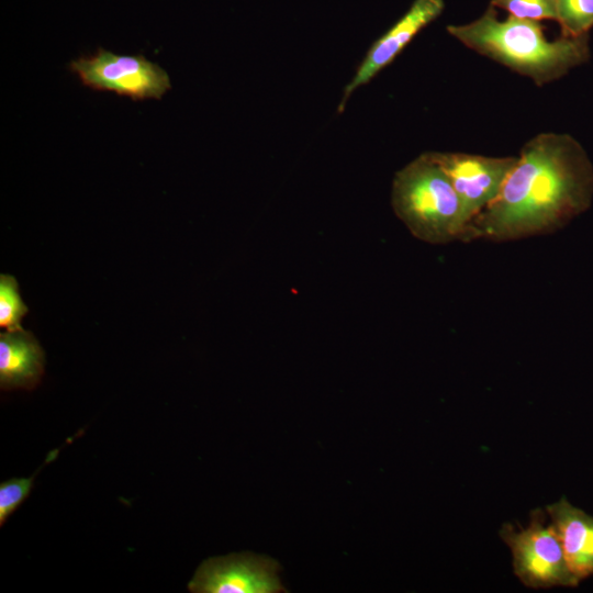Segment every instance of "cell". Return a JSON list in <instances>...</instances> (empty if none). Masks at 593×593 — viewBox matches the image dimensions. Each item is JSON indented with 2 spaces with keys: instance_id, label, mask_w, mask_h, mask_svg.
Segmentation results:
<instances>
[{
  "instance_id": "6da1fadb",
  "label": "cell",
  "mask_w": 593,
  "mask_h": 593,
  "mask_svg": "<svg viewBox=\"0 0 593 593\" xmlns=\"http://www.w3.org/2000/svg\"><path fill=\"white\" fill-rule=\"evenodd\" d=\"M593 199V165L569 134L527 141L496 199L472 224L473 239L516 240L553 233Z\"/></svg>"
},
{
  "instance_id": "7a4b0ae2",
  "label": "cell",
  "mask_w": 593,
  "mask_h": 593,
  "mask_svg": "<svg viewBox=\"0 0 593 593\" xmlns=\"http://www.w3.org/2000/svg\"><path fill=\"white\" fill-rule=\"evenodd\" d=\"M447 32L466 47L528 77L539 87L590 59L589 34L560 35L548 41L540 21L513 15L500 20L491 4L477 20L448 25Z\"/></svg>"
},
{
  "instance_id": "3957f363",
  "label": "cell",
  "mask_w": 593,
  "mask_h": 593,
  "mask_svg": "<svg viewBox=\"0 0 593 593\" xmlns=\"http://www.w3.org/2000/svg\"><path fill=\"white\" fill-rule=\"evenodd\" d=\"M391 204L411 234L425 243L473 240L460 199L432 152L421 154L394 175Z\"/></svg>"
},
{
  "instance_id": "277c9868",
  "label": "cell",
  "mask_w": 593,
  "mask_h": 593,
  "mask_svg": "<svg viewBox=\"0 0 593 593\" xmlns=\"http://www.w3.org/2000/svg\"><path fill=\"white\" fill-rule=\"evenodd\" d=\"M499 535L512 552L515 575L525 586L539 590L580 583L546 510H534L525 527L503 524Z\"/></svg>"
},
{
  "instance_id": "5b68a950",
  "label": "cell",
  "mask_w": 593,
  "mask_h": 593,
  "mask_svg": "<svg viewBox=\"0 0 593 593\" xmlns=\"http://www.w3.org/2000/svg\"><path fill=\"white\" fill-rule=\"evenodd\" d=\"M82 85L133 100L161 99L171 88L167 71L143 55H118L99 48L69 64Z\"/></svg>"
},
{
  "instance_id": "8992f818",
  "label": "cell",
  "mask_w": 593,
  "mask_h": 593,
  "mask_svg": "<svg viewBox=\"0 0 593 593\" xmlns=\"http://www.w3.org/2000/svg\"><path fill=\"white\" fill-rule=\"evenodd\" d=\"M432 153L460 199L473 239L474 220L496 199L517 156L490 157L467 153Z\"/></svg>"
},
{
  "instance_id": "52a82bcc",
  "label": "cell",
  "mask_w": 593,
  "mask_h": 593,
  "mask_svg": "<svg viewBox=\"0 0 593 593\" xmlns=\"http://www.w3.org/2000/svg\"><path fill=\"white\" fill-rule=\"evenodd\" d=\"M279 563L266 556L231 553L203 561L188 590L193 593H280Z\"/></svg>"
},
{
  "instance_id": "ba28073f",
  "label": "cell",
  "mask_w": 593,
  "mask_h": 593,
  "mask_svg": "<svg viewBox=\"0 0 593 593\" xmlns=\"http://www.w3.org/2000/svg\"><path fill=\"white\" fill-rule=\"evenodd\" d=\"M444 9V0H414L405 14L371 45L354 77L344 89L338 112H343L347 100L355 90L367 85L390 65L413 37L436 20Z\"/></svg>"
},
{
  "instance_id": "9c48e42d",
  "label": "cell",
  "mask_w": 593,
  "mask_h": 593,
  "mask_svg": "<svg viewBox=\"0 0 593 593\" xmlns=\"http://www.w3.org/2000/svg\"><path fill=\"white\" fill-rule=\"evenodd\" d=\"M568 566L581 582L593 575V516L566 497L546 506Z\"/></svg>"
},
{
  "instance_id": "30bf717a",
  "label": "cell",
  "mask_w": 593,
  "mask_h": 593,
  "mask_svg": "<svg viewBox=\"0 0 593 593\" xmlns=\"http://www.w3.org/2000/svg\"><path fill=\"white\" fill-rule=\"evenodd\" d=\"M45 354L26 329L0 334V387L2 390H32L44 373Z\"/></svg>"
},
{
  "instance_id": "8fae6325",
  "label": "cell",
  "mask_w": 593,
  "mask_h": 593,
  "mask_svg": "<svg viewBox=\"0 0 593 593\" xmlns=\"http://www.w3.org/2000/svg\"><path fill=\"white\" fill-rule=\"evenodd\" d=\"M556 10L563 36L585 35L593 27V0H556Z\"/></svg>"
},
{
  "instance_id": "7c38bea8",
  "label": "cell",
  "mask_w": 593,
  "mask_h": 593,
  "mask_svg": "<svg viewBox=\"0 0 593 593\" xmlns=\"http://www.w3.org/2000/svg\"><path fill=\"white\" fill-rule=\"evenodd\" d=\"M29 309L23 302L16 279L8 273L0 275V326L8 332L24 329L22 318Z\"/></svg>"
},
{
  "instance_id": "4fadbf2b",
  "label": "cell",
  "mask_w": 593,
  "mask_h": 593,
  "mask_svg": "<svg viewBox=\"0 0 593 593\" xmlns=\"http://www.w3.org/2000/svg\"><path fill=\"white\" fill-rule=\"evenodd\" d=\"M58 455V450L49 452L44 463L29 478H12L0 484V526L18 510V507L29 496L34 479L41 469L53 461Z\"/></svg>"
},
{
  "instance_id": "5bb4252c",
  "label": "cell",
  "mask_w": 593,
  "mask_h": 593,
  "mask_svg": "<svg viewBox=\"0 0 593 593\" xmlns=\"http://www.w3.org/2000/svg\"><path fill=\"white\" fill-rule=\"evenodd\" d=\"M491 5L519 19L557 20L556 0H491Z\"/></svg>"
}]
</instances>
